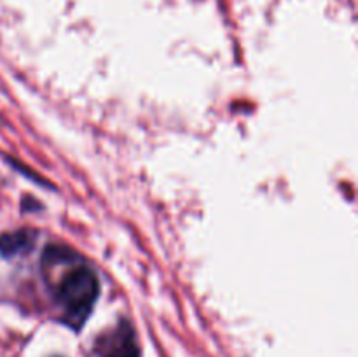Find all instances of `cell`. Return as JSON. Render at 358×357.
Returning <instances> with one entry per match:
<instances>
[{
    "instance_id": "7a4b0ae2",
    "label": "cell",
    "mask_w": 358,
    "mask_h": 357,
    "mask_svg": "<svg viewBox=\"0 0 358 357\" xmlns=\"http://www.w3.org/2000/svg\"><path fill=\"white\" fill-rule=\"evenodd\" d=\"M94 357H140L138 343L128 321H121L114 329L105 331L96 340Z\"/></svg>"
},
{
    "instance_id": "6da1fadb",
    "label": "cell",
    "mask_w": 358,
    "mask_h": 357,
    "mask_svg": "<svg viewBox=\"0 0 358 357\" xmlns=\"http://www.w3.org/2000/svg\"><path fill=\"white\" fill-rule=\"evenodd\" d=\"M42 266L52 300L63 310L66 324L79 329L100 294L98 275L90 265L80 261V255L65 247L45 248Z\"/></svg>"
},
{
    "instance_id": "3957f363",
    "label": "cell",
    "mask_w": 358,
    "mask_h": 357,
    "mask_svg": "<svg viewBox=\"0 0 358 357\" xmlns=\"http://www.w3.org/2000/svg\"><path fill=\"white\" fill-rule=\"evenodd\" d=\"M35 244V233L31 230H17L0 234V254L3 258L28 252Z\"/></svg>"
},
{
    "instance_id": "277c9868",
    "label": "cell",
    "mask_w": 358,
    "mask_h": 357,
    "mask_svg": "<svg viewBox=\"0 0 358 357\" xmlns=\"http://www.w3.org/2000/svg\"><path fill=\"white\" fill-rule=\"evenodd\" d=\"M56 357H58V356H56Z\"/></svg>"
}]
</instances>
